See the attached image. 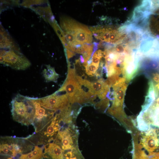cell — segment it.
Returning a JSON list of instances; mask_svg holds the SVG:
<instances>
[{
    "label": "cell",
    "mask_w": 159,
    "mask_h": 159,
    "mask_svg": "<svg viewBox=\"0 0 159 159\" xmlns=\"http://www.w3.org/2000/svg\"><path fill=\"white\" fill-rule=\"evenodd\" d=\"M18 47L14 43L8 33L0 25V48L7 49L17 47Z\"/></svg>",
    "instance_id": "cell-8"
},
{
    "label": "cell",
    "mask_w": 159,
    "mask_h": 159,
    "mask_svg": "<svg viewBox=\"0 0 159 159\" xmlns=\"http://www.w3.org/2000/svg\"><path fill=\"white\" fill-rule=\"evenodd\" d=\"M75 40L77 45L90 44L92 40L91 32L86 26L74 21L72 26Z\"/></svg>",
    "instance_id": "cell-5"
},
{
    "label": "cell",
    "mask_w": 159,
    "mask_h": 159,
    "mask_svg": "<svg viewBox=\"0 0 159 159\" xmlns=\"http://www.w3.org/2000/svg\"><path fill=\"white\" fill-rule=\"evenodd\" d=\"M80 60L81 62L82 63H84V59L83 56L82 55H81L80 56Z\"/></svg>",
    "instance_id": "cell-21"
},
{
    "label": "cell",
    "mask_w": 159,
    "mask_h": 159,
    "mask_svg": "<svg viewBox=\"0 0 159 159\" xmlns=\"http://www.w3.org/2000/svg\"><path fill=\"white\" fill-rule=\"evenodd\" d=\"M43 156L49 159H63V150L60 146L54 142L45 146Z\"/></svg>",
    "instance_id": "cell-7"
},
{
    "label": "cell",
    "mask_w": 159,
    "mask_h": 159,
    "mask_svg": "<svg viewBox=\"0 0 159 159\" xmlns=\"http://www.w3.org/2000/svg\"><path fill=\"white\" fill-rule=\"evenodd\" d=\"M150 159H159V152H155Z\"/></svg>",
    "instance_id": "cell-20"
},
{
    "label": "cell",
    "mask_w": 159,
    "mask_h": 159,
    "mask_svg": "<svg viewBox=\"0 0 159 159\" xmlns=\"http://www.w3.org/2000/svg\"><path fill=\"white\" fill-rule=\"evenodd\" d=\"M0 63L17 70H24L31 64L17 47L1 49Z\"/></svg>",
    "instance_id": "cell-3"
},
{
    "label": "cell",
    "mask_w": 159,
    "mask_h": 159,
    "mask_svg": "<svg viewBox=\"0 0 159 159\" xmlns=\"http://www.w3.org/2000/svg\"><path fill=\"white\" fill-rule=\"evenodd\" d=\"M51 25L53 27L64 45H65L66 44V42L65 40L64 34L62 30L57 24L56 21L55 20Z\"/></svg>",
    "instance_id": "cell-13"
},
{
    "label": "cell",
    "mask_w": 159,
    "mask_h": 159,
    "mask_svg": "<svg viewBox=\"0 0 159 159\" xmlns=\"http://www.w3.org/2000/svg\"><path fill=\"white\" fill-rule=\"evenodd\" d=\"M120 78V77H119V75L114 74L108 77L105 82L108 86L110 88L119 80Z\"/></svg>",
    "instance_id": "cell-15"
},
{
    "label": "cell",
    "mask_w": 159,
    "mask_h": 159,
    "mask_svg": "<svg viewBox=\"0 0 159 159\" xmlns=\"http://www.w3.org/2000/svg\"><path fill=\"white\" fill-rule=\"evenodd\" d=\"M89 89L96 95L100 94L105 91H110L109 87L102 78H101L96 82H91Z\"/></svg>",
    "instance_id": "cell-10"
},
{
    "label": "cell",
    "mask_w": 159,
    "mask_h": 159,
    "mask_svg": "<svg viewBox=\"0 0 159 159\" xmlns=\"http://www.w3.org/2000/svg\"><path fill=\"white\" fill-rule=\"evenodd\" d=\"M101 58L94 54L92 57V63L98 67Z\"/></svg>",
    "instance_id": "cell-17"
},
{
    "label": "cell",
    "mask_w": 159,
    "mask_h": 159,
    "mask_svg": "<svg viewBox=\"0 0 159 159\" xmlns=\"http://www.w3.org/2000/svg\"><path fill=\"white\" fill-rule=\"evenodd\" d=\"M66 54L67 58L68 60L75 54L74 53L69 50L66 49Z\"/></svg>",
    "instance_id": "cell-18"
},
{
    "label": "cell",
    "mask_w": 159,
    "mask_h": 159,
    "mask_svg": "<svg viewBox=\"0 0 159 159\" xmlns=\"http://www.w3.org/2000/svg\"><path fill=\"white\" fill-rule=\"evenodd\" d=\"M43 155V149L38 146H35L33 151L21 155L19 159H41Z\"/></svg>",
    "instance_id": "cell-12"
},
{
    "label": "cell",
    "mask_w": 159,
    "mask_h": 159,
    "mask_svg": "<svg viewBox=\"0 0 159 159\" xmlns=\"http://www.w3.org/2000/svg\"><path fill=\"white\" fill-rule=\"evenodd\" d=\"M127 84L124 83L121 87L113 92L114 100H112V106L122 107L125 92Z\"/></svg>",
    "instance_id": "cell-9"
},
{
    "label": "cell",
    "mask_w": 159,
    "mask_h": 159,
    "mask_svg": "<svg viewBox=\"0 0 159 159\" xmlns=\"http://www.w3.org/2000/svg\"><path fill=\"white\" fill-rule=\"evenodd\" d=\"M11 106V112L14 120L25 125L33 124L36 112L33 98L18 94L13 99Z\"/></svg>",
    "instance_id": "cell-2"
},
{
    "label": "cell",
    "mask_w": 159,
    "mask_h": 159,
    "mask_svg": "<svg viewBox=\"0 0 159 159\" xmlns=\"http://www.w3.org/2000/svg\"><path fill=\"white\" fill-rule=\"evenodd\" d=\"M109 100L108 98H105L95 104L96 108L105 111L109 106Z\"/></svg>",
    "instance_id": "cell-14"
},
{
    "label": "cell",
    "mask_w": 159,
    "mask_h": 159,
    "mask_svg": "<svg viewBox=\"0 0 159 159\" xmlns=\"http://www.w3.org/2000/svg\"><path fill=\"white\" fill-rule=\"evenodd\" d=\"M42 74L46 82H56L59 75L54 68L49 65H46L42 71Z\"/></svg>",
    "instance_id": "cell-11"
},
{
    "label": "cell",
    "mask_w": 159,
    "mask_h": 159,
    "mask_svg": "<svg viewBox=\"0 0 159 159\" xmlns=\"http://www.w3.org/2000/svg\"><path fill=\"white\" fill-rule=\"evenodd\" d=\"M139 159H149L148 156L147 155L144 151H143L142 153L140 156Z\"/></svg>",
    "instance_id": "cell-19"
},
{
    "label": "cell",
    "mask_w": 159,
    "mask_h": 159,
    "mask_svg": "<svg viewBox=\"0 0 159 159\" xmlns=\"http://www.w3.org/2000/svg\"><path fill=\"white\" fill-rule=\"evenodd\" d=\"M130 21L147 35L159 39V1H142Z\"/></svg>",
    "instance_id": "cell-1"
},
{
    "label": "cell",
    "mask_w": 159,
    "mask_h": 159,
    "mask_svg": "<svg viewBox=\"0 0 159 159\" xmlns=\"http://www.w3.org/2000/svg\"><path fill=\"white\" fill-rule=\"evenodd\" d=\"M98 67L95 64L92 63L85 68L86 73L90 76H93L98 69Z\"/></svg>",
    "instance_id": "cell-16"
},
{
    "label": "cell",
    "mask_w": 159,
    "mask_h": 159,
    "mask_svg": "<svg viewBox=\"0 0 159 159\" xmlns=\"http://www.w3.org/2000/svg\"><path fill=\"white\" fill-rule=\"evenodd\" d=\"M81 86L77 81L76 78L67 77L62 86L58 90L66 92L70 103L71 104L74 95L82 89Z\"/></svg>",
    "instance_id": "cell-6"
},
{
    "label": "cell",
    "mask_w": 159,
    "mask_h": 159,
    "mask_svg": "<svg viewBox=\"0 0 159 159\" xmlns=\"http://www.w3.org/2000/svg\"><path fill=\"white\" fill-rule=\"evenodd\" d=\"M37 99L42 107L52 110H63L71 106L67 95L60 94L58 91L52 95Z\"/></svg>",
    "instance_id": "cell-4"
}]
</instances>
